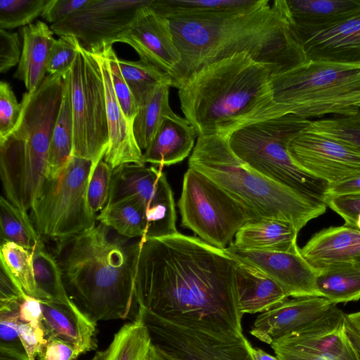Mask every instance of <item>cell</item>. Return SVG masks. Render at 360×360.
<instances>
[{"label":"cell","instance_id":"6da1fadb","mask_svg":"<svg viewBox=\"0 0 360 360\" xmlns=\"http://www.w3.org/2000/svg\"><path fill=\"white\" fill-rule=\"evenodd\" d=\"M238 263L224 249L179 232L141 238L134 278L137 306L185 327L240 337Z\"/></svg>","mask_w":360,"mask_h":360},{"label":"cell","instance_id":"7a4b0ae2","mask_svg":"<svg viewBox=\"0 0 360 360\" xmlns=\"http://www.w3.org/2000/svg\"><path fill=\"white\" fill-rule=\"evenodd\" d=\"M167 19L181 55L171 77L176 88L203 67L236 53H248L266 65L271 75L308 61L290 28L283 0H266L245 11Z\"/></svg>","mask_w":360,"mask_h":360},{"label":"cell","instance_id":"3957f363","mask_svg":"<svg viewBox=\"0 0 360 360\" xmlns=\"http://www.w3.org/2000/svg\"><path fill=\"white\" fill-rule=\"evenodd\" d=\"M134 239L98 221L56 243L54 255L66 291L96 323L127 319L136 304L134 278L140 238Z\"/></svg>","mask_w":360,"mask_h":360},{"label":"cell","instance_id":"277c9868","mask_svg":"<svg viewBox=\"0 0 360 360\" xmlns=\"http://www.w3.org/2000/svg\"><path fill=\"white\" fill-rule=\"evenodd\" d=\"M271 72L247 53L209 64L177 89L181 109L198 137L229 136L238 128L283 115L273 99Z\"/></svg>","mask_w":360,"mask_h":360},{"label":"cell","instance_id":"5b68a950","mask_svg":"<svg viewBox=\"0 0 360 360\" xmlns=\"http://www.w3.org/2000/svg\"><path fill=\"white\" fill-rule=\"evenodd\" d=\"M188 167L206 175L258 219L286 221L300 231L326 212L323 201L283 186L248 167L231 150L224 134L198 136Z\"/></svg>","mask_w":360,"mask_h":360},{"label":"cell","instance_id":"8992f818","mask_svg":"<svg viewBox=\"0 0 360 360\" xmlns=\"http://www.w3.org/2000/svg\"><path fill=\"white\" fill-rule=\"evenodd\" d=\"M270 82L281 115L308 119L351 116L360 111V66L307 61L271 75Z\"/></svg>","mask_w":360,"mask_h":360},{"label":"cell","instance_id":"52a82bcc","mask_svg":"<svg viewBox=\"0 0 360 360\" xmlns=\"http://www.w3.org/2000/svg\"><path fill=\"white\" fill-rule=\"evenodd\" d=\"M311 120L288 113L244 125L228 136L234 154L266 178L323 202L328 184L307 173L291 158L290 141Z\"/></svg>","mask_w":360,"mask_h":360},{"label":"cell","instance_id":"ba28073f","mask_svg":"<svg viewBox=\"0 0 360 360\" xmlns=\"http://www.w3.org/2000/svg\"><path fill=\"white\" fill-rule=\"evenodd\" d=\"M95 167L92 160L72 155L56 176L46 177L29 214L41 240L57 243L96 224L86 201Z\"/></svg>","mask_w":360,"mask_h":360},{"label":"cell","instance_id":"9c48e42d","mask_svg":"<svg viewBox=\"0 0 360 360\" xmlns=\"http://www.w3.org/2000/svg\"><path fill=\"white\" fill-rule=\"evenodd\" d=\"M181 226L203 241L225 249L247 222L259 219L202 172L188 167L178 201Z\"/></svg>","mask_w":360,"mask_h":360},{"label":"cell","instance_id":"30bf717a","mask_svg":"<svg viewBox=\"0 0 360 360\" xmlns=\"http://www.w3.org/2000/svg\"><path fill=\"white\" fill-rule=\"evenodd\" d=\"M73 117L72 155L96 165L109 143L106 98L102 71L96 56L79 43L70 70Z\"/></svg>","mask_w":360,"mask_h":360},{"label":"cell","instance_id":"8fae6325","mask_svg":"<svg viewBox=\"0 0 360 360\" xmlns=\"http://www.w3.org/2000/svg\"><path fill=\"white\" fill-rule=\"evenodd\" d=\"M135 319L146 327L151 346L164 360H253L244 335L224 337L185 327L141 307Z\"/></svg>","mask_w":360,"mask_h":360},{"label":"cell","instance_id":"7c38bea8","mask_svg":"<svg viewBox=\"0 0 360 360\" xmlns=\"http://www.w3.org/2000/svg\"><path fill=\"white\" fill-rule=\"evenodd\" d=\"M127 198L134 200L146 213L148 228L145 238L178 232L173 192L161 169L137 164L114 169L107 205Z\"/></svg>","mask_w":360,"mask_h":360},{"label":"cell","instance_id":"4fadbf2b","mask_svg":"<svg viewBox=\"0 0 360 360\" xmlns=\"http://www.w3.org/2000/svg\"><path fill=\"white\" fill-rule=\"evenodd\" d=\"M153 0H89L65 20L50 27L59 37H75L93 54L112 46L127 32L140 8Z\"/></svg>","mask_w":360,"mask_h":360},{"label":"cell","instance_id":"5bb4252c","mask_svg":"<svg viewBox=\"0 0 360 360\" xmlns=\"http://www.w3.org/2000/svg\"><path fill=\"white\" fill-rule=\"evenodd\" d=\"M288 153L301 169L329 184L360 173V149L307 128L289 143Z\"/></svg>","mask_w":360,"mask_h":360},{"label":"cell","instance_id":"9a60e30c","mask_svg":"<svg viewBox=\"0 0 360 360\" xmlns=\"http://www.w3.org/2000/svg\"><path fill=\"white\" fill-rule=\"evenodd\" d=\"M237 260L257 268L275 281L288 297L321 296L316 285L318 271L300 253L243 250L232 243L224 249Z\"/></svg>","mask_w":360,"mask_h":360},{"label":"cell","instance_id":"2e32d148","mask_svg":"<svg viewBox=\"0 0 360 360\" xmlns=\"http://www.w3.org/2000/svg\"><path fill=\"white\" fill-rule=\"evenodd\" d=\"M150 5L139 9L131 26L120 42L129 44L142 62L172 77L181 61V55L169 20L158 14Z\"/></svg>","mask_w":360,"mask_h":360},{"label":"cell","instance_id":"e0dca14e","mask_svg":"<svg viewBox=\"0 0 360 360\" xmlns=\"http://www.w3.org/2000/svg\"><path fill=\"white\" fill-rule=\"evenodd\" d=\"M272 343L331 360H360L346 331L345 313L336 305L317 320Z\"/></svg>","mask_w":360,"mask_h":360},{"label":"cell","instance_id":"ac0fdd59","mask_svg":"<svg viewBox=\"0 0 360 360\" xmlns=\"http://www.w3.org/2000/svg\"><path fill=\"white\" fill-rule=\"evenodd\" d=\"M334 305L321 296L288 299L274 308L260 313L255 319L250 333L270 345L275 340L323 316Z\"/></svg>","mask_w":360,"mask_h":360},{"label":"cell","instance_id":"d6986e66","mask_svg":"<svg viewBox=\"0 0 360 360\" xmlns=\"http://www.w3.org/2000/svg\"><path fill=\"white\" fill-rule=\"evenodd\" d=\"M283 6L290 28L302 45L356 13L360 0H283Z\"/></svg>","mask_w":360,"mask_h":360},{"label":"cell","instance_id":"ffe728a7","mask_svg":"<svg viewBox=\"0 0 360 360\" xmlns=\"http://www.w3.org/2000/svg\"><path fill=\"white\" fill-rule=\"evenodd\" d=\"M94 55L102 71L106 98L109 143L103 160L112 169L126 164L145 165L133 126L124 116L115 96L108 59L103 52Z\"/></svg>","mask_w":360,"mask_h":360},{"label":"cell","instance_id":"44dd1931","mask_svg":"<svg viewBox=\"0 0 360 360\" xmlns=\"http://www.w3.org/2000/svg\"><path fill=\"white\" fill-rule=\"evenodd\" d=\"M41 328L46 340L58 339L76 348L81 354L95 349L96 323L75 302L64 304L40 300Z\"/></svg>","mask_w":360,"mask_h":360},{"label":"cell","instance_id":"7402d4cb","mask_svg":"<svg viewBox=\"0 0 360 360\" xmlns=\"http://www.w3.org/2000/svg\"><path fill=\"white\" fill-rule=\"evenodd\" d=\"M308 61L360 66V10L302 44Z\"/></svg>","mask_w":360,"mask_h":360},{"label":"cell","instance_id":"603a6c76","mask_svg":"<svg viewBox=\"0 0 360 360\" xmlns=\"http://www.w3.org/2000/svg\"><path fill=\"white\" fill-rule=\"evenodd\" d=\"M300 253L317 271L352 262L360 255V231L345 224L323 229L311 236Z\"/></svg>","mask_w":360,"mask_h":360},{"label":"cell","instance_id":"cb8c5ba5","mask_svg":"<svg viewBox=\"0 0 360 360\" xmlns=\"http://www.w3.org/2000/svg\"><path fill=\"white\" fill-rule=\"evenodd\" d=\"M196 137L195 129L186 118L175 113L167 116L143 152V162L161 167L179 163L188 156Z\"/></svg>","mask_w":360,"mask_h":360},{"label":"cell","instance_id":"d4e9b609","mask_svg":"<svg viewBox=\"0 0 360 360\" xmlns=\"http://www.w3.org/2000/svg\"><path fill=\"white\" fill-rule=\"evenodd\" d=\"M235 287L238 308L243 315L263 313L289 297L264 272L240 261L235 269Z\"/></svg>","mask_w":360,"mask_h":360},{"label":"cell","instance_id":"484cf974","mask_svg":"<svg viewBox=\"0 0 360 360\" xmlns=\"http://www.w3.org/2000/svg\"><path fill=\"white\" fill-rule=\"evenodd\" d=\"M21 57L13 77L23 82L28 92L36 90L46 75L47 61L55 41L54 32L41 20L22 27Z\"/></svg>","mask_w":360,"mask_h":360},{"label":"cell","instance_id":"4316f807","mask_svg":"<svg viewBox=\"0 0 360 360\" xmlns=\"http://www.w3.org/2000/svg\"><path fill=\"white\" fill-rule=\"evenodd\" d=\"M299 231L290 222L276 219H259L247 222L232 243L243 250L295 252Z\"/></svg>","mask_w":360,"mask_h":360},{"label":"cell","instance_id":"83f0119b","mask_svg":"<svg viewBox=\"0 0 360 360\" xmlns=\"http://www.w3.org/2000/svg\"><path fill=\"white\" fill-rule=\"evenodd\" d=\"M316 285L321 296L335 305L360 300V263L352 261L319 270Z\"/></svg>","mask_w":360,"mask_h":360},{"label":"cell","instance_id":"f1b7e54d","mask_svg":"<svg viewBox=\"0 0 360 360\" xmlns=\"http://www.w3.org/2000/svg\"><path fill=\"white\" fill-rule=\"evenodd\" d=\"M266 0H153L150 7L160 15L170 18L250 10Z\"/></svg>","mask_w":360,"mask_h":360},{"label":"cell","instance_id":"f546056e","mask_svg":"<svg viewBox=\"0 0 360 360\" xmlns=\"http://www.w3.org/2000/svg\"><path fill=\"white\" fill-rule=\"evenodd\" d=\"M171 83L158 86L146 100L137 107L133 132L139 148L143 152L151 142L164 118L174 115L169 103Z\"/></svg>","mask_w":360,"mask_h":360},{"label":"cell","instance_id":"4dcf8cb0","mask_svg":"<svg viewBox=\"0 0 360 360\" xmlns=\"http://www.w3.org/2000/svg\"><path fill=\"white\" fill-rule=\"evenodd\" d=\"M73 141V117L69 70L65 73L63 99L51 138L46 176H56L65 167L72 155Z\"/></svg>","mask_w":360,"mask_h":360},{"label":"cell","instance_id":"1f68e13d","mask_svg":"<svg viewBox=\"0 0 360 360\" xmlns=\"http://www.w3.org/2000/svg\"><path fill=\"white\" fill-rule=\"evenodd\" d=\"M32 251L39 300L64 304L73 303L66 291L62 271L55 255L46 250L41 240Z\"/></svg>","mask_w":360,"mask_h":360},{"label":"cell","instance_id":"d6a6232c","mask_svg":"<svg viewBox=\"0 0 360 360\" xmlns=\"http://www.w3.org/2000/svg\"><path fill=\"white\" fill-rule=\"evenodd\" d=\"M151 347L148 331L139 319L124 325L109 346L91 360H145Z\"/></svg>","mask_w":360,"mask_h":360},{"label":"cell","instance_id":"836d02e7","mask_svg":"<svg viewBox=\"0 0 360 360\" xmlns=\"http://www.w3.org/2000/svg\"><path fill=\"white\" fill-rule=\"evenodd\" d=\"M96 221L128 238H145L148 232L146 213L131 198L107 205L96 216Z\"/></svg>","mask_w":360,"mask_h":360},{"label":"cell","instance_id":"e575fe53","mask_svg":"<svg viewBox=\"0 0 360 360\" xmlns=\"http://www.w3.org/2000/svg\"><path fill=\"white\" fill-rule=\"evenodd\" d=\"M1 243L11 242L32 250L41 240L27 212L12 204L4 196L0 198Z\"/></svg>","mask_w":360,"mask_h":360},{"label":"cell","instance_id":"d590c367","mask_svg":"<svg viewBox=\"0 0 360 360\" xmlns=\"http://www.w3.org/2000/svg\"><path fill=\"white\" fill-rule=\"evenodd\" d=\"M117 63L137 107L160 84L169 82L173 86L172 79L169 75L141 60L132 61L118 58Z\"/></svg>","mask_w":360,"mask_h":360},{"label":"cell","instance_id":"8d00e7d4","mask_svg":"<svg viewBox=\"0 0 360 360\" xmlns=\"http://www.w3.org/2000/svg\"><path fill=\"white\" fill-rule=\"evenodd\" d=\"M1 266L30 297L39 300L34 266L32 251L11 242L1 243Z\"/></svg>","mask_w":360,"mask_h":360},{"label":"cell","instance_id":"74e56055","mask_svg":"<svg viewBox=\"0 0 360 360\" xmlns=\"http://www.w3.org/2000/svg\"><path fill=\"white\" fill-rule=\"evenodd\" d=\"M307 129L349 143L360 149V111L351 116H333L311 121Z\"/></svg>","mask_w":360,"mask_h":360},{"label":"cell","instance_id":"f35d334b","mask_svg":"<svg viewBox=\"0 0 360 360\" xmlns=\"http://www.w3.org/2000/svg\"><path fill=\"white\" fill-rule=\"evenodd\" d=\"M47 0H1L0 29L26 26L41 14Z\"/></svg>","mask_w":360,"mask_h":360},{"label":"cell","instance_id":"ab89813d","mask_svg":"<svg viewBox=\"0 0 360 360\" xmlns=\"http://www.w3.org/2000/svg\"><path fill=\"white\" fill-rule=\"evenodd\" d=\"M113 169L101 160L94 169L87 189L86 201L92 214L97 216L107 205L110 197Z\"/></svg>","mask_w":360,"mask_h":360},{"label":"cell","instance_id":"60d3db41","mask_svg":"<svg viewBox=\"0 0 360 360\" xmlns=\"http://www.w3.org/2000/svg\"><path fill=\"white\" fill-rule=\"evenodd\" d=\"M102 52L105 53L108 61L111 80L118 103L127 120L133 126L137 112V106L120 69L118 58L112 46L105 49Z\"/></svg>","mask_w":360,"mask_h":360},{"label":"cell","instance_id":"b9f144b4","mask_svg":"<svg viewBox=\"0 0 360 360\" xmlns=\"http://www.w3.org/2000/svg\"><path fill=\"white\" fill-rule=\"evenodd\" d=\"M79 40L74 36L63 35L53 42L49 56L48 75L65 74L69 71L75 60Z\"/></svg>","mask_w":360,"mask_h":360},{"label":"cell","instance_id":"7bdbcfd3","mask_svg":"<svg viewBox=\"0 0 360 360\" xmlns=\"http://www.w3.org/2000/svg\"><path fill=\"white\" fill-rule=\"evenodd\" d=\"M21 113V104L18 102L10 84L0 82V140L7 137L16 127Z\"/></svg>","mask_w":360,"mask_h":360},{"label":"cell","instance_id":"ee69618b","mask_svg":"<svg viewBox=\"0 0 360 360\" xmlns=\"http://www.w3.org/2000/svg\"><path fill=\"white\" fill-rule=\"evenodd\" d=\"M323 202L344 219L345 225L360 231V194L326 196Z\"/></svg>","mask_w":360,"mask_h":360},{"label":"cell","instance_id":"f6af8a7d","mask_svg":"<svg viewBox=\"0 0 360 360\" xmlns=\"http://www.w3.org/2000/svg\"><path fill=\"white\" fill-rule=\"evenodd\" d=\"M20 57L18 34L0 29V72L6 73L18 64Z\"/></svg>","mask_w":360,"mask_h":360},{"label":"cell","instance_id":"bcb514c9","mask_svg":"<svg viewBox=\"0 0 360 360\" xmlns=\"http://www.w3.org/2000/svg\"><path fill=\"white\" fill-rule=\"evenodd\" d=\"M89 0H47L41 16L51 25L69 18L89 3Z\"/></svg>","mask_w":360,"mask_h":360},{"label":"cell","instance_id":"7dc6e473","mask_svg":"<svg viewBox=\"0 0 360 360\" xmlns=\"http://www.w3.org/2000/svg\"><path fill=\"white\" fill-rule=\"evenodd\" d=\"M18 312L0 313V348L26 352L18 335Z\"/></svg>","mask_w":360,"mask_h":360},{"label":"cell","instance_id":"c3c4849f","mask_svg":"<svg viewBox=\"0 0 360 360\" xmlns=\"http://www.w3.org/2000/svg\"><path fill=\"white\" fill-rule=\"evenodd\" d=\"M26 294L20 285L1 266L0 272V309L9 307L19 304Z\"/></svg>","mask_w":360,"mask_h":360},{"label":"cell","instance_id":"681fc988","mask_svg":"<svg viewBox=\"0 0 360 360\" xmlns=\"http://www.w3.org/2000/svg\"><path fill=\"white\" fill-rule=\"evenodd\" d=\"M80 352L72 345L58 339L47 340L37 356L39 360H75Z\"/></svg>","mask_w":360,"mask_h":360},{"label":"cell","instance_id":"f907efd6","mask_svg":"<svg viewBox=\"0 0 360 360\" xmlns=\"http://www.w3.org/2000/svg\"><path fill=\"white\" fill-rule=\"evenodd\" d=\"M41 316L42 310L40 300L26 295L20 304L19 321L29 323L38 330H43Z\"/></svg>","mask_w":360,"mask_h":360},{"label":"cell","instance_id":"816d5d0a","mask_svg":"<svg viewBox=\"0 0 360 360\" xmlns=\"http://www.w3.org/2000/svg\"><path fill=\"white\" fill-rule=\"evenodd\" d=\"M355 194H360V173L329 184L326 196Z\"/></svg>","mask_w":360,"mask_h":360},{"label":"cell","instance_id":"f5cc1de1","mask_svg":"<svg viewBox=\"0 0 360 360\" xmlns=\"http://www.w3.org/2000/svg\"><path fill=\"white\" fill-rule=\"evenodd\" d=\"M270 346L276 356L281 360H331L319 355L283 347L275 343L271 344Z\"/></svg>","mask_w":360,"mask_h":360},{"label":"cell","instance_id":"db71d44e","mask_svg":"<svg viewBox=\"0 0 360 360\" xmlns=\"http://www.w3.org/2000/svg\"><path fill=\"white\" fill-rule=\"evenodd\" d=\"M345 325L352 345L360 355V311L345 313Z\"/></svg>","mask_w":360,"mask_h":360},{"label":"cell","instance_id":"11a10c76","mask_svg":"<svg viewBox=\"0 0 360 360\" xmlns=\"http://www.w3.org/2000/svg\"><path fill=\"white\" fill-rule=\"evenodd\" d=\"M0 360H30L26 352L0 348Z\"/></svg>","mask_w":360,"mask_h":360},{"label":"cell","instance_id":"9f6ffc18","mask_svg":"<svg viewBox=\"0 0 360 360\" xmlns=\"http://www.w3.org/2000/svg\"><path fill=\"white\" fill-rule=\"evenodd\" d=\"M250 351L253 360H281L276 356H272L262 349L250 345Z\"/></svg>","mask_w":360,"mask_h":360},{"label":"cell","instance_id":"6f0895ef","mask_svg":"<svg viewBox=\"0 0 360 360\" xmlns=\"http://www.w3.org/2000/svg\"><path fill=\"white\" fill-rule=\"evenodd\" d=\"M145 360H164L153 349H150Z\"/></svg>","mask_w":360,"mask_h":360},{"label":"cell","instance_id":"680465c9","mask_svg":"<svg viewBox=\"0 0 360 360\" xmlns=\"http://www.w3.org/2000/svg\"><path fill=\"white\" fill-rule=\"evenodd\" d=\"M360 263V255L354 260Z\"/></svg>","mask_w":360,"mask_h":360}]
</instances>
